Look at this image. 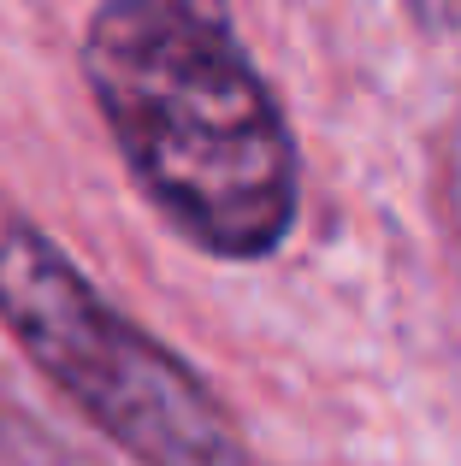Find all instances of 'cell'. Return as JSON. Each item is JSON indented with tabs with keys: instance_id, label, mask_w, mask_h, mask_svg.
Listing matches in <instances>:
<instances>
[{
	"instance_id": "6da1fadb",
	"label": "cell",
	"mask_w": 461,
	"mask_h": 466,
	"mask_svg": "<svg viewBox=\"0 0 461 466\" xmlns=\"http://www.w3.org/2000/svg\"><path fill=\"white\" fill-rule=\"evenodd\" d=\"M77 71L137 195L225 266L272 260L302 218V148L230 0H101Z\"/></svg>"
},
{
	"instance_id": "7a4b0ae2",
	"label": "cell",
	"mask_w": 461,
	"mask_h": 466,
	"mask_svg": "<svg viewBox=\"0 0 461 466\" xmlns=\"http://www.w3.org/2000/svg\"><path fill=\"white\" fill-rule=\"evenodd\" d=\"M0 325L130 466H261L220 390L18 213L0 218Z\"/></svg>"
},
{
	"instance_id": "3957f363",
	"label": "cell",
	"mask_w": 461,
	"mask_h": 466,
	"mask_svg": "<svg viewBox=\"0 0 461 466\" xmlns=\"http://www.w3.org/2000/svg\"><path fill=\"white\" fill-rule=\"evenodd\" d=\"M396 6L426 42H456L461 35V0H396Z\"/></svg>"
},
{
	"instance_id": "277c9868",
	"label": "cell",
	"mask_w": 461,
	"mask_h": 466,
	"mask_svg": "<svg viewBox=\"0 0 461 466\" xmlns=\"http://www.w3.org/2000/svg\"><path fill=\"white\" fill-rule=\"evenodd\" d=\"M444 201H450V218L461 230V118L450 130V148H444Z\"/></svg>"
}]
</instances>
